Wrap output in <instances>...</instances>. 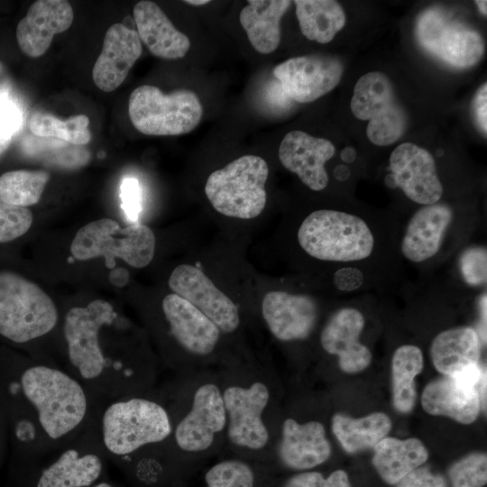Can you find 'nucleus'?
Wrapping results in <instances>:
<instances>
[{"label": "nucleus", "instance_id": "obj_1", "mask_svg": "<svg viewBox=\"0 0 487 487\" xmlns=\"http://www.w3.org/2000/svg\"><path fill=\"white\" fill-rule=\"evenodd\" d=\"M97 403L61 366L0 352V410L10 462L41 457L76 438Z\"/></svg>", "mask_w": 487, "mask_h": 487}, {"label": "nucleus", "instance_id": "obj_2", "mask_svg": "<svg viewBox=\"0 0 487 487\" xmlns=\"http://www.w3.org/2000/svg\"><path fill=\"white\" fill-rule=\"evenodd\" d=\"M86 430L132 487H172L167 465L172 420L161 392L99 400Z\"/></svg>", "mask_w": 487, "mask_h": 487}, {"label": "nucleus", "instance_id": "obj_3", "mask_svg": "<svg viewBox=\"0 0 487 487\" xmlns=\"http://www.w3.org/2000/svg\"><path fill=\"white\" fill-rule=\"evenodd\" d=\"M162 394L172 420L167 465L173 487H179L193 474L199 462L216 450L219 439L225 436L227 416L221 384L216 381L199 383L187 409Z\"/></svg>", "mask_w": 487, "mask_h": 487}, {"label": "nucleus", "instance_id": "obj_4", "mask_svg": "<svg viewBox=\"0 0 487 487\" xmlns=\"http://www.w3.org/2000/svg\"><path fill=\"white\" fill-rule=\"evenodd\" d=\"M108 461L85 429L63 446L25 462H10V487H90L107 477Z\"/></svg>", "mask_w": 487, "mask_h": 487}, {"label": "nucleus", "instance_id": "obj_5", "mask_svg": "<svg viewBox=\"0 0 487 487\" xmlns=\"http://www.w3.org/2000/svg\"><path fill=\"white\" fill-rule=\"evenodd\" d=\"M220 384L227 416L225 437L233 455L266 466L271 440L267 410L271 398L267 380L251 375Z\"/></svg>", "mask_w": 487, "mask_h": 487}, {"label": "nucleus", "instance_id": "obj_6", "mask_svg": "<svg viewBox=\"0 0 487 487\" xmlns=\"http://www.w3.org/2000/svg\"><path fill=\"white\" fill-rule=\"evenodd\" d=\"M298 242L309 256L325 262L351 263L372 256L375 235L354 214L319 209L310 213L298 230Z\"/></svg>", "mask_w": 487, "mask_h": 487}, {"label": "nucleus", "instance_id": "obj_7", "mask_svg": "<svg viewBox=\"0 0 487 487\" xmlns=\"http://www.w3.org/2000/svg\"><path fill=\"white\" fill-rule=\"evenodd\" d=\"M58 323L57 307L45 291L16 273L0 271V337L32 345L53 333Z\"/></svg>", "mask_w": 487, "mask_h": 487}, {"label": "nucleus", "instance_id": "obj_8", "mask_svg": "<svg viewBox=\"0 0 487 487\" xmlns=\"http://www.w3.org/2000/svg\"><path fill=\"white\" fill-rule=\"evenodd\" d=\"M155 245V235L147 225L135 223L121 227L114 219L101 218L77 232L70 252L79 261L102 256L111 270L115 267V258L132 267L143 268L152 262Z\"/></svg>", "mask_w": 487, "mask_h": 487}, {"label": "nucleus", "instance_id": "obj_9", "mask_svg": "<svg viewBox=\"0 0 487 487\" xmlns=\"http://www.w3.org/2000/svg\"><path fill=\"white\" fill-rule=\"evenodd\" d=\"M267 162L257 155H244L207 178L205 193L220 214L240 219L258 216L266 205Z\"/></svg>", "mask_w": 487, "mask_h": 487}, {"label": "nucleus", "instance_id": "obj_10", "mask_svg": "<svg viewBox=\"0 0 487 487\" xmlns=\"http://www.w3.org/2000/svg\"><path fill=\"white\" fill-rule=\"evenodd\" d=\"M203 108L191 90L164 94L157 87L142 85L129 96L128 115L136 130L146 135H180L199 124Z\"/></svg>", "mask_w": 487, "mask_h": 487}, {"label": "nucleus", "instance_id": "obj_11", "mask_svg": "<svg viewBox=\"0 0 487 487\" xmlns=\"http://www.w3.org/2000/svg\"><path fill=\"white\" fill-rule=\"evenodd\" d=\"M351 110L356 118L369 121L366 134L375 145L388 146L396 142L407 129V113L384 73L369 72L357 80Z\"/></svg>", "mask_w": 487, "mask_h": 487}, {"label": "nucleus", "instance_id": "obj_12", "mask_svg": "<svg viewBox=\"0 0 487 487\" xmlns=\"http://www.w3.org/2000/svg\"><path fill=\"white\" fill-rule=\"evenodd\" d=\"M415 35L426 51L453 67H473L483 56L482 35L437 8L432 7L419 14Z\"/></svg>", "mask_w": 487, "mask_h": 487}, {"label": "nucleus", "instance_id": "obj_13", "mask_svg": "<svg viewBox=\"0 0 487 487\" xmlns=\"http://www.w3.org/2000/svg\"><path fill=\"white\" fill-rule=\"evenodd\" d=\"M344 72L335 56L311 54L289 59L273 69L285 95L299 103H310L333 90Z\"/></svg>", "mask_w": 487, "mask_h": 487}, {"label": "nucleus", "instance_id": "obj_14", "mask_svg": "<svg viewBox=\"0 0 487 487\" xmlns=\"http://www.w3.org/2000/svg\"><path fill=\"white\" fill-rule=\"evenodd\" d=\"M391 187L400 188L408 198L421 205L439 202L443 185L433 155L412 142H402L390 156Z\"/></svg>", "mask_w": 487, "mask_h": 487}, {"label": "nucleus", "instance_id": "obj_15", "mask_svg": "<svg viewBox=\"0 0 487 487\" xmlns=\"http://www.w3.org/2000/svg\"><path fill=\"white\" fill-rule=\"evenodd\" d=\"M169 286L175 294L209 318L221 332L230 334L238 328L237 306L198 268L179 265L170 276Z\"/></svg>", "mask_w": 487, "mask_h": 487}, {"label": "nucleus", "instance_id": "obj_16", "mask_svg": "<svg viewBox=\"0 0 487 487\" xmlns=\"http://www.w3.org/2000/svg\"><path fill=\"white\" fill-rule=\"evenodd\" d=\"M279 463L296 473L311 471L326 462L332 454L324 425L317 420L300 423L286 418L277 447Z\"/></svg>", "mask_w": 487, "mask_h": 487}, {"label": "nucleus", "instance_id": "obj_17", "mask_svg": "<svg viewBox=\"0 0 487 487\" xmlns=\"http://www.w3.org/2000/svg\"><path fill=\"white\" fill-rule=\"evenodd\" d=\"M262 313L276 339L291 342L310 335L317 321L318 308L316 301L308 295L273 290L264 296Z\"/></svg>", "mask_w": 487, "mask_h": 487}, {"label": "nucleus", "instance_id": "obj_18", "mask_svg": "<svg viewBox=\"0 0 487 487\" xmlns=\"http://www.w3.org/2000/svg\"><path fill=\"white\" fill-rule=\"evenodd\" d=\"M364 324L359 309L345 307L335 312L321 331L322 348L338 358V365L345 372H360L372 362L370 349L360 342Z\"/></svg>", "mask_w": 487, "mask_h": 487}, {"label": "nucleus", "instance_id": "obj_19", "mask_svg": "<svg viewBox=\"0 0 487 487\" xmlns=\"http://www.w3.org/2000/svg\"><path fill=\"white\" fill-rule=\"evenodd\" d=\"M335 152V148L329 140L302 131H291L280 144L279 159L283 167L297 174L308 188L321 191L329 180L325 164Z\"/></svg>", "mask_w": 487, "mask_h": 487}, {"label": "nucleus", "instance_id": "obj_20", "mask_svg": "<svg viewBox=\"0 0 487 487\" xmlns=\"http://www.w3.org/2000/svg\"><path fill=\"white\" fill-rule=\"evenodd\" d=\"M161 309L170 335L183 350L198 356L215 350L221 331L191 303L171 293L163 299Z\"/></svg>", "mask_w": 487, "mask_h": 487}, {"label": "nucleus", "instance_id": "obj_21", "mask_svg": "<svg viewBox=\"0 0 487 487\" xmlns=\"http://www.w3.org/2000/svg\"><path fill=\"white\" fill-rule=\"evenodd\" d=\"M74 19L71 5L65 0H38L16 26L21 51L30 58L42 56L56 34L68 30Z\"/></svg>", "mask_w": 487, "mask_h": 487}, {"label": "nucleus", "instance_id": "obj_22", "mask_svg": "<svg viewBox=\"0 0 487 487\" xmlns=\"http://www.w3.org/2000/svg\"><path fill=\"white\" fill-rule=\"evenodd\" d=\"M142 51L136 31L124 23L111 25L105 34L102 51L92 69L95 85L104 92L115 90L126 78Z\"/></svg>", "mask_w": 487, "mask_h": 487}, {"label": "nucleus", "instance_id": "obj_23", "mask_svg": "<svg viewBox=\"0 0 487 487\" xmlns=\"http://www.w3.org/2000/svg\"><path fill=\"white\" fill-rule=\"evenodd\" d=\"M453 218V209L446 204L419 207L407 224L400 244L402 255L413 263L436 256Z\"/></svg>", "mask_w": 487, "mask_h": 487}, {"label": "nucleus", "instance_id": "obj_24", "mask_svg": "<svg viewBox=\"0 0 487 487\" xmlns=\"http://www.w3.org/2000/svg\"><path fill=\"white\" fill-rule=\"evenodd\" d=\"M133 14L139 38L152 54L165 60H178L187 54L189 39L174 27L157 4L140 1Z\"/></svg>", "mask_w": 487, "mask_h": 487}, {"label": "nucleus", "instance_id": "obj_25", "mask_svg": "<svg viewBox=\"0 0 487 487\" xmlns=\"http://www.w3.org/2000/svg\"><path fill=\"white\" fill-rule=\"evenodd\" d=\"M421 405L430 415L446 416L462 424L474 422L481 409L478 389L450 375L427 383L421 395Z\"/></svg>", "mask_w": 487, "mask_h": 487}, {"label": "nucleus", "instance_id": "obj_26", "mask_svg": "<svg viewBox=\"0 0 487 487\" xmlns=\"http://www.w3.org/2000/svg\"><path fill=\"white\" fill-rule=\"evenodd\" d=\"M482 340L478 330L472 326L452 327L437 334L430 345V356L435 368L444 375L478 364Z\"/></svg>", "mask_w": 487, "mask_h": 487}, {"label": "nucleus", "instance_id": "obj_27", "mask_svg": "<svg viewBox=\"0 0 487 487\" xmlns=\"http://www.w3.org/2000/svg\"><path fill=\"white\" fill-rule=\"evenodd\" d=\"M289 0H249L240 13V23L253 47L262 54L274 51L280 41V20Z\"/></svg>", "mask_w": 487, "mask_h": 487}, {"label": "nucleus", "instance_id": "obj_28", "mask_svg": "<svg viewBox=\"0 0 487 487\" xmlns=\"http://www.w3.org/2000/svg\"><path fill=\"white\" fill-rule=\"evenodd\" d=\"M373 449L372 464L389 484H397L428 458L425 445L415 437L401 440L385 436Z\"/></svg>", "mask_w": 487, "mask_h": 487}, {"label": "nucleus", "instance_id": "obj_29", "mask_svg": "<svg viewBox=\"0 0 487 487\" xmlns=\"http://www.w3.org/2000/svg\"><path fill=\"white\" fill-rule=\"evenodd\" d=\"M331 428L342 447L353 454L373 448L389 434L391 420L383 412L360 418L338 413L332 418Z\"/></svg>", "mask_w": 487, "mask_h": 487}, {"label": "nucleus", "instance_id": "obj_30", "mask_svg": "<svg viewBox=\"0 0 487 487\" xmlns=\"http://www.w3.org/2000/svg\"><path fill=\"white\" fill-rule=\"evenodd\" d=\"M294 4L300 31L310 41L327 43L345 24V11L336 1L296 0Z\"/></svg>", "mask_w": 487, "mask_h": 487}, {"label": "nucleus", "instance_id": "obj_31", "mask_svg": "<svg viewBox=\"0 0 487 487\" xmlns=\"http://www.w3.org/2000/svg\"><path fill=\"white\" fill-rule=\"evenodd\" d=\"M271 474L261 464L231 455L206 466L202 487H268Z\"/></svg>", "mask_w": 487, "mask_h": 487}, {"label": "nucleus", "instance_id": "obj_32", "mask_svg": "<svg viewBox=\"0 0 487 487\" xmlns=\"http://www.w3.org/2000/svg\"><path fill=\"white\" fill-rule=\"evenodd\" d=\"M423 367L424 355L418 346L402 345L395 350L391 359L392 398L399 412L412 410L417 398L414 380Z\"/></svg>", "mask_w": 487, "mask_h": 487}, {"label": "nucleus", "instance_id": "obj_33", "mask_svg": "<svg viewBox=\"0 0 487 487\" xmlns=\"http://www.w3.org/2000/svg\"><path fill=\"white\" fill-rule=\"evenodd\" d=\"M50 179L45 170H18L0 176V198L14 206L27 207L39 202Z\"/></svg>", "mask_w": 487, "mask_h": 487}, {"label": "nucleus", "instance_id": "obj_34", "mask_svg": "<svg viewBox=\"0 0 487 487\" xmlns=\"http://www.w3.org/2000/svg\"><path fill=\"white\" fill-rule=\"evenodd\" d=\"M89 118L77 115L61 120L52 114L36 111L30 119V129L40 137H55L74 145H84L91 140Z\"/></svg>", "mask_w": 487, "mask_h": 487}, {"label": "nucleus", "instance_id": "obj_35", "mask_svg": "<svg viewBox=\"0 0 487 487\" xmlns=\"http://www.w3.org/2000/svg\"><path fill=\"white\" fill-rule=\"evenodd\" d=\"M452 487H483L487 482V455L475 452L457 462L448 469Z\"/></svg>", "mask_w": 487, "mask_h": 487}, {"label": "nucleus", "instance_id": "obj_36", "mask_svg": "<svg viewBox=\"0 0 487 487\" xmlns=\"http://www.w3.org/2000/svg\"><path fill=\"white\" fill-rule=\"evenodd\" d=\"M268 487H352L347 473L337 469L327 476L311 470L295 473L280 481L271 473Z\"/></svg>", "mask_w": 487, "mask_h": 487}, {"label": "nucleus", "instance_id": "obj_37", "mask_svg": "<svg viewBox=\"0 0 487 487\" xmlns=\"http://www.w3.org/2000/svg\"><path fill=\"white\" fill-rule=\"evenodd\" d=\"M32 220L30 209L10 205L0 198V244L23 235L30 229Z\"/></svg>", "mask_w": 487, "mask_h": 487}, {"label": "nucleus", "instance_id": "obj_38", "mask_svg": "<svg viewBox=\"0 0 487 487\" xmlns=\"http://www.w3.org/2000/svg\"><path fill=\"white\" fill-rule=\"evenodd\" d=\"M463 279L471 286H482L487 280V252L475 246L464 251L459 260Z\"/></svg>", "mask_w": 487, "mask_h": 487}, {"label": "nucleus", "instance_id": "obj_39", "mask_svg": "<svg viewBox=\"0 0 487 487\" xmlns=\"http://www.w3.org/2000/svg\"><path fill=\"white\" fill-rule=\"evenodd\" d=\"M121 208L130 224L139 223L142 210V190L133 177H125L120 185Z\"/></svg>", "mask_w": 487, "mask_h": 487}, {"label": "nucleus", "instance_id": "obj_40", "mask_svg": "<svg viewBox=\"0 0 487 487\" xmlns=\"http://www.w3.org/2000/svg\"><path fill=\"white\" fill-rule=\"evenodd\" d=\"M23 124V112L10 96L0 98V136L13 138Z\"/></svg>", "mask_w": 487, "mask_h": 487}, {"label": "nucleus", "instance_id": "obj_41", "mask_svg": "<svg viewBox=\"0 0 487 487\" xmlns=\"http://www.w3.org/2000/svg\"><path fill=\"white\" fill-rule=\"evenodd\" d=\"M397 487H447L446 479L427 466L418 467L398 483Z\"/></svg>", "mask_w": 487, "mask_h": 487}, {"label": "nucleus", "instance_id": "obj_42", "mask_svg": "<svg viewBox=\"0 0 487 487\" xmlns=\"http://www.w3.org/2000/svg\"><path fill=\"white\" fill-rule=\"evenodd\" d=\"M363 271L354 266L338 269L333 275V282L337 289L351 292L358 289L363 284Z\"/></svg>", "mask_w": 487, "mask_h": 487}, {"label": "nucleus", "instance_id": "obj_43", "mask_svg": "<svg viewBox=\"0 0 487 487\" xmlns=\"http://www.w3.org/2000/svg\"><path fill=\"white\" fill-rule=\"evenodd\" d=\"M472 113L478 129L487 133V84H482L476 91L472 102Z\"/></svg>", "mask_w": 487, "mask_h": 487}, {"label": "nucleus", "instance_id": "obj_44", "mask_svg": "<svg viewBox=\"0 0 487 487\" xmlns=\"http://www.w3.org/2000/svg\"><path fill=\"white\" fill-rule=\"evenodd\" d=\"M13 90L11 75L3 62L0 61V98L8 96Z\"/></svg>", "mask_w": 487, "mask_h": 487}, {"label": "nucleus", "instance_id": "obj_45", "mask_svg": "<svg viewBox=\"0 0 487 487\" xmlns=\"http://www.w3.org/2000/svg\"><path fill=\"white\" fill-rule=\"evenodd\" d=\"M110 282L116 287H123L129 281V272L124 268H114L109 273Z\"/></svg>", "mask_w": 487, "mask_h": 487}, {"label": "nucleus", "instance_id": "obj_46", "mask_svg": "<svg viewBox=\"0 0 487 487\" xmlns=\"http://www.w3.org/2000/svg\"><path fill=\"white\" fill-rule=\"evenodd\" d=\"M480 308V331H478L481 340L484 345L486 344V311H487V300L486 294H483L479 301Z\"/></svg>", "mask_w": 487, "mask_h": 487}, {"label": "nucleus", "instance_id": "obj_47", "mask_svg": "<svg viewBox=\"0 0 487 487\" xmlns=\"http://www.w3.org/2000/svg\"><path fill=\"white\" fill-rule=\"evenodd\" d=\"M7 443H8V436H7L6 424H5L4 416L0 410V467L4 461Z\"/></svg>", "mask_w": 487, "mask_h": 487}, {"label": "nucleus", "instance_id": "obj_48", "mask_svg": "<svg viewBox=\"0 0 487 487\" xmlns=\"http://www.w3.org/2000/svg\"><path fill=\"white\" fill-rule=\"evenodd\" d=\"M350 175V169L345 164H339L334 170V176L339 181L346 180Z\"/></svg>", "mask_w": 487, "mask_h": 487}, {"label": "nucleus", "instance_id": "obj_49", "mask_svg": "<svg viewBox=\"0 0 487 487\" xmlns=\"http://www.w3.org/2000/svg\"><path fill=\"white\" fill-rule=\"evenodd\" d=\"M356 151L351 146L344 148L340 152L341 160L346 163H352L356 159Z\"/></svg>", "mask_w": 487, "mask_h": 487}, {"label": "nucleus", "instance_id": "obj_50", "mask_svg": "<svg viewBox=\"0 0 487 487\" xmlns=\"http://www.w3.org/2000/svg\"><path fill=\"white\" fill-rule=\"evenodd\" d=\"M90 487H124V486L106 478Z\"/></svg>", "mask_w": 487, "mask_h": 487}, {"label": "nucleus", "instance_id": "obj_51", "mask_svg": "<svg viewBox=\"0 0 487 487\" xmlns=\"http://www.w3.org/2000/svg\"><path fill=\"white\" fill-rule=\"evenodd\" d=\"M13 138H5L0 136V156L8 149Z\"/></svg>", "mask_w": 487, "mask_h": 487}, {"label": "nucleus", "instance_id": "obj_52", "mask_svg": "<svg viewBox=\"0 0 487 487\" xmlns=\"http://www.w3.org/2000/svg\"><path fill=\"white\" fill-rule=\"evenodd\" d=\"M476 6L478 7L481 14L484 16L487 14V2L484 0H477L475 1Z\"/></svg>", "mask_w": 487, "mask_h": 487}, {"label": "nucleus", "instance_id": "obj_53", "mask_svg": "<svg viewBox=\"0 0 487 487\" xmlns=\"http://www.w3.org/2000/svg\"><path fill=\"white\" fill-rule=\"evenodd\" d=\"M186 4L192 5H204L208 4L210 1L208 0H187L184 1Z\"/></svg>", "mask_w": 487, "mask_h": 487}, {"label": "nucleus", "instance_id": "obj_54", "mask_svg": "<svg viewBox=\"0 0 487 487\" xmlns=\"http://www.w3.org/2000/svg\"><path fill=\"white\" fill-rule=\"evenodd\" d=\"M183 487H185V486H183Z\"/></svg>", "mask_w": 487, "mask_h": 487}]
</instances>
